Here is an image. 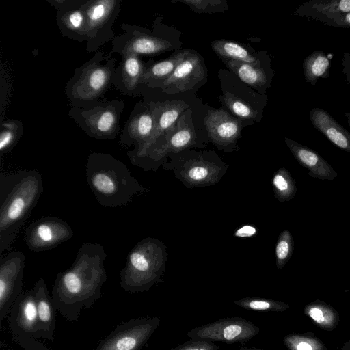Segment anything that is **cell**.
<instances>
[{"instance_id": "9a60e30c", "label": "cell", "mask_w": 350, "mask_h": 350, "mask_svg": "<svg viewBox=\"0 0 350 350\" xmlns=\"http://www.w3.org/2000/svg\"><path fill=\"white\" fill-rule=\"evenodd\" d=\"M204 124L215 146L224 151L234 150L241 132L239 119L222 109H210L204 118Z\"/></svg>"}, {"instance_id": "484cf974", "label": "cell", "mask_w": 350, "mask_h": 350, "mask_svg": "<svg viewBox=\"0 0 350 350\" xmlns=\"http://www.w3.org/2000/svg\"><path fill=\"white\" fill-rule=\"evenodd\" d=\"M211 47L221 59H229L261 66L256 55L251 53L240 43L225 39L216 40L211 42Z\"/></svg>"}, {"instance_id": "4fadbf2b", "label": "cell", "mask_w": 350, "mask_h": 350, "mask_svg": "<svg viewBox=\"0 0 350 350\" xmlns=\"http://www.w3.org/2000/svg\"><path fill=\"white\" fill-rule=\"evenodd\" d=\"M205 77L206 70L201 56L189 50L172 75L152 88H159L163 93L176 94L193 88Z\"/></svg>"}, {"instance_id": "e575fe53", "label": "cell", "mask_w": 350, "mask_h": 350, "mask_svg": "<svg viewBox=\"0 0 350 350\" xmlns=\"http://www.w3.org/2000/svg\"><path fill=\"white\" fill-rule=\"evenodd\" d=\"M319 21L332 27L350 28V12L325 17Z\"/></svg>"}, {"instance_id": "f546056e", "label": "cell", "mask_w": 350, "mask_h": 350, "mask_svg": "<svg viewBox=\"0 0 350 350\" xmlns=\"http://www.w3.org/2000/svg\"><path fill=\"white\" fill-rule=\"evenodd\" d=\"M274 196L280 202L293 199L297 193V187L289 172L284 167L279 168L272 179Z\"/></svg>"}, {"instance_id": "ac0fdd59", "label": "cell", "mask_w": 350, "mask_h": 350, "mask_svg": "<svg viewBox=\"0 0 350 350\" xmlns=\"http://www.w3.org/2000/svg\"><path fill=\"white\" fill-rule=\"evenodd\" d=\"M153 126V116L148 102L136 103L121 131L120 145L126 148L142 146L150 137Z\"/></svg>"}, {"instance_id": "ffe728a7", "label": "cell", "mask_w": 350, "mask_h": 350, "mask_svg": "<svg viewBox=\"0 0 350 350\" xmlns=\"http://www.w3.org/2000/svg\"><path fill=\"white\" fill-rule=\"evenodd\" d=\"M284 141L293 157L308 170L311 177L328 180L336 178V170L316 151L286 137Z\"/></svg>"}, {"instance_id": "f35d334b", "label": "cell", "mask_w": 350, "mask_h": 350, "mask_svg": "<svg viewBox=\"0 0 350 350\" xmlns=\"http://www.w3.org/2000/svg\"><path fill=\"white\" fill-rule=\"evenodd\" d=\"M342 67V71L345 76V79L347 81L348 85L350 87V53L346 52L342 55L341 62Z\"/></svg>"}, {"instance_id": "b9f144b4", "label": "cell", "mask_w": 350, "mask_h": 350, "mask_svg": "<svg viewBox=\"0 0 350 350\" xmlns=\"http://www.w3.org/2000/svg\"><path fill=\"white\" fill-rule=\"evenodd\" d=\"M345 117H346V118L347 120L348 125L350 127V113L345 112Z\"/></svg>"}, {"instance_id": "d6a6232c", "label": "cell", "mask_w": 350, "mask_h": 350, "mask_svg": "<svg viewBox=\"0 0 350 350\" xmlns=\"http://www.w3.org/2000/svg\"><path fill=\"white\" fill-rule=\"evenodd\" d=\"M190 10L198 13H216L224 12L228 8L226 1L221 0H181Z\"/></svg>"}, {"instance_id": "30bf717a", "label": "cell", "mask_w": 350, "mask_h": 350, "mask_svg": "<svg viewBox=\"0 0 350 350\" xmlns=\"http://www.w3.org/2000/svg\"><path fill=\"white\" fill-rule=\"evenodd\" d=\"M73 230L64 220L53 216L40 218L26 229L25 241L33 252L53 249L73 237Z\"/></svg>"}, {"instance_id": "ba28073f", "label": "cell", "mask_w": 350, "mask_h": 350, "mask_svg": "<svg viewBox=\"0 0 350 350\" xmlns=\"http://www.w3.org/2000/svg\"><path fill=\"white\" fill-rule=\"evenodd\" d=\"M87 23L86 50L98 51L116 36L112 26L122 9L121 0H83Z\"/></svg>"}, {"instance_id": "52a82bcc", "label": "cell", "mask_w": 350, "mask_h": 350, "mask_svg": "<svg viewBox=\"0 0 350 350\" xmlns=\"http://www.w3.org/2000/svg\"><path fill=\"white\" fill-rule=\"evenodd\" d=\"M124 109L123 100H103L88 109L71 107L68 116L89 137L98 140H112L120 133V121Z\"/></svg>"}, {"instance_id": "e0dca14e", "label": "cell", "mask_w": 350, "mask_h": 350, "mask_svg": "<svg viewBox=\"0 0 350 350\" xmlns=\"http://www.w3.org/2000/svg\"><path fill=\"white\" fill-rule=\"evenodd\" d=\"M15 336L38 338V318L34 290L22 293L14 303L8 317Z\"/></svg>"}, {"instance_id": "1f68e13d", "label": "cell", "mask_w": 350, "mask_h": 350, "mask_svg": "<svg viewBox=\"0 0 350 350\" xmlns=\"http://www.w3.org/2000/svg\"><path fill=\"white\" fill-rule=\"evenodd\" d=\"M294 249L293 237L288 230L279 235L275 248V262L279 269L282 268L290 260Z\"/></svg>"}, {"instance_id": "603a6c76", "label": "cell", "mask_w": 350, "mask_h": 350, "mask_svg": "<svg viewBox=\"0 0 350 350\" xmlns=\"http://www.w3.org/2000/svg\"><path fill=\"white\" fill-rule=\"evenodd\" d=\"M350 12V0H310L300 5L295 14L316 21Z\"/></svg>"}, {"instance_id": "4dcf8cb0", "label": "cell", "mask_w": 350, "mask_h": 350, "mask_svg": "<svg viewBox=\"0 0 350 350\" xmlns=\"http://www.w3.org/2000/svg\"><path fill=\"white\" fill-rule=\"evenodd\" d=\"M220 98L228 109L241 119L252 120L257 116V112L243 98L226 93Z\"/></svg>"}, {"instance_id": "836d02e7", "label": "cell", "mask_w": 350, "mask_h": 350, "mask_svg": "<svg viewBox=\"0 0 350 350\" xmlns=\"http://www.w3.org/2000/svg\"><path fill=\"white\" fill-rule=\"evenodd\" d=\"M294 340L295 350H326V347L319 338L310 335L304 334L292 338Z\"/></svg>"}, {"instance_id": "74e56055", "label": "cell", "mask_w": 350, "mask_h": 350, "mask_svg": "<svg viewBox=\"0 0 350 350\" xmlns=\"http://www.w3.org/2000/svg\"><path fill=\"white\" fill-rule=\"evenodd\" d=\"M241 327L237 325H230L226 327L223 332L224 337L227 340H232L239 335Z\"/></svg>"}, {"instance_id": "44dd1931", "label": "cell", "mask_w": 350, "mask_h": 350, "mask_svg": "<svg viewBox=\"0 0 350 350\" xmlns=\"http://www.w3.org/2000/svg\"><path fill=\"white\" fill-rule=\"evenodd\" d=\"M38 318V338L54 340L56 317L52 296L49 295L44 278H40L33 287Z\"/></svg>"}, {"instance_id": "8fae6325", "label": "cell", "mask_w": 350, "mask_h": 350, "mask_svg": "<svg viewBox=\"0 0 350 350\" xmlns=\"http://www.w3.org/2000/svg\"><path fill=\"white\" fill-rule=\"evenodd\" d=\"M25 256L21 252H11L0 259V321L23 293Z\"/></svg>"}, {"instance_id": "ab89813d", "label": "cell", "mask_w": 350, "mask_h": 350, "mask_svg": "<svg viewBox=\"0 0 350 350\" xmlns=\"http://www.w3.org/2000/svg\"><path fill=\"white\" fill-rule=\"evenodd\" d=\"M249 306L255 310H265L270 307L269 303L264 301H252Z\"/></svg>"}, {"instance_id": "d6986e66", "label": "cell", "mask_w": 350, "mask_h": 350, "mask_svg": "<svg viewBox=\"0 0 350 350\" xmlns=\"http://www.w3.org/2000/svg\"><path fill=\"white\" fill-rule=\"evenodd\" d=\"M122 59L116 68L113 85L127 96H137L140 92L141 79L146 68L140 57L127 54Z\"/></svg>"}, {"instance_id": "277c9868", "label": "cell", "mask_w": 350, "mask_h": 350, "mask_svg": "<svg viewBox=\"0 0 350 350\" xmlns=\"http://www.w3.org/2000/svg\"><path fill=\"white\" fill-rule=\"evenodd\" d=\"M112 52H96L77 68L65 85L71 107L88 109L103 100L113 83L116 60Z\"/></svg>"}, {"instance_id": "4316f807", "label": "cell", "mask_w": 350, "mask_h": 350, "mask_svg": "<svg viewBox=\"0 0 350 350\" xmlns=\"http://www.w3.org/2000/svg\"><path fill=\"white\" fill-rule=\"evenodd\" d=\"M331 59L323 51H314L303 62V70L307 83L315 85L320 78L329 77Z\"/></svg>"}, {"instance_id": "8d00e7d4", "label": "cell", "mask_w": 350, "mask_h": 350, "mask_svg": "<svg viewBox=\"0 0 350 350\" xmlns=\"http://www.w3.org/2000/svg\"><path fill=\"white\" fill-rule=\"evenodd\" d=\"M257 229L255 226L247 224L238 228L234 232V236L239 238H248L255 235Z\"/></svg>"}, {"instance_id": "7402d4cb", "label": "cell", "mask_w": 350, "mask_h": 350, "mask_svg": "<svg viewBox=\"0 0 350 350\" xmlns=\"http://www.w3.org/2000/svg\"><path fill=\"white\" fill-rule=\"evenodd\" d=\"M313 126L338 148L350 153V132L341 126L327 111L315 107L310 112Z\"/></svg>"}, {"instance_id": "83f0119b", "label": "cell", "mask_w": 350, "mask_h": 350, "mask_svg": "<svg viewBox=\"0 0 350 350\" xmlns=\"http://www.w3.org/2000/svg\"><path fill=\"white\" fill-rule=\"evenodd\" d=\"M304 313L325 330L334 329L339 321V316L336 311L331 306L319 301H315L308 305L304 309Z\"/></svg>"}, {"instance_id": "5b68a950", "label": "cell", "mask_w": 350, "mask_h": 350, "mask_svg": "<svg viewBox=\"0 0 350 350\" xmlns=\"http://www.w3.org/2000/svg\"><path fill=\"white\" fill-rule=\"evenodd\" d=\"M167 260V247L157 239L146 237L129 252L120 273L121 288L130 293L147 289L164 271Z\"/></svg>"}, {"instance_id": "f1b7e54d", "label": "cell", "mask_w": 350, "mask_h": 350, "mask_svg": "<svg viewBox=\"0 0 350 350\" xmlns=\"http://www.w3.org/2000/svg\"><path fill=\"white\" fill-rule=\"evenodd\" d=\"M23 124L18 120H9L1 123L0 155L10 152L18 144L23 133Z\"/></svg>"}, {"instance_id": "9c48e42d", "label": "cell", "mask_w": 350, "mask_h": 350, "mask_svg": "<svg viewBox=\"0 0 350 350\" xmlns=\"http://www.w3.org/2000/svg\"><path fill=\"white\" fill-rule=\"evenodd\" d=\"M122 33L116 35L111 41L112 53L121 57L127 54L154 55L170 50V41L154 33L136 25L122 23Z\"/></svg>"}, {"instance_id": "8992f818", "label": "cell", "mask_w": 350, "mask_h": 350, "mask_svg": "<svg viewBox=\"0 0 350 350\" xmlns=\"http://www.w3.org/2000/svg\"><path fill=\"white\" fill-rule=\"evenodd\" d=\"M170 160L164 170H172L176 178L186 187L198 188L219 183L228 166L214 152L185 150L168 156Z\"/></svg>"}, {"instance_id": "d590c367", "label": "cell", "mask_w": 350, "mask_h": 350, "mask_svg": "<svg viewBox=\"0 0 350 350\" xmlns=\"http://www.w3.org/2000/svg\"><path fill=\"white\" fill-rule=\"evenodd\" d=\"M16 340L25 350H50L42 343L31 336H16Z\"/></svg>"}, {"instance_id": "6da1fadb", "label": "cell", "mask_w": 350, "mask_h": 350, "mask_svg": "<svg viewBox=\"0 0 350 350\" xmlns=\"http://www.w3.org/2000/svg\"><path fill=\"white\" fill-rule=\"evenodd\" d=\"M107 254L98 243H83L71 267L57 273L51 296L57 311L75 321L81 310L91 308L101 296L107 280Z\"/></svg>"}, {"instance_id": "5bb4252c", "label": "cell", "mask_w": 350, "mask_h": 350, "mask_svg": "<svg viewBox=\"0 0 350 350\" xmlns=\"http://www.w3.org/2000/svg\"><path fill=\"white\" fill-rule=\"evenodd\" d=\"M57 11L56 23L61 35L79 42H86L87 23L83 0H46Z\"/></svg>"}, {"instance_id": "d4e9b609", "label": "cell", "mask_w": 350, "mask_h": 350, "mask_svg": "<svg viewBox=\"0 0 350 350\" xmlns=\"http://www.w3.org/2000/svg\"><path fill=\"white\" fill-rule=\"evenodd\" d=\"M221 60L230 70L252 88L265 90L269 87L273 72H267L261 66L234 60Z\"/></svg>"}, {"instance_id": "7bdbcfd3", "label": "cell", "mask_w": 350, "mask_h": 350, "mask_svg": "<svg viewBox=\"0 0 350 350\" xmlns=\"http://www.w3.org/2000/svg\"><path fill=\"white\" fill-rule=\"evenodd\" d=\"M191 350H204V349H191Z\"/></svg>"}, {"instance_id": "3957f363", "label": "cell", "mask_w": 350, "mask_h": 350, "mask_svg": "<svg viewBox=\"0 0 350 350\" xmlns=\"http://www.w3.org/2000/svg\"><path fill=\"white\" fill-rule=\"evenodd\" d=\"M85 173L90 189L98 202L105 207L126 206L135 196L148 191L122 161L109 153H90Z\"/></svg>"}, {"instance_id": "60d3db41", "label": "cell", "mask_w": 350, "mask_h": 350, "mask_svg": "<svg viewBox=\"0 0 350 350\" xmlns=\"http://www.w3.org/2000/svg\"><path fill=\"white\" fill-rule=\"evenodd\" d=\"M340 350H350V340L343 344Z\"/></svg>"}, {"instance_id": "7c38bea8", "label": "cell", "mask_w": 350, "mask_h": 350, "mask_svg": "<svg viewBox=\"0 0 350 350\" xmlns=\"http://www.w3.org/2000/svg\"><path fill=\"white\" fill-rule=\"evenodd\" d=\"M148 103L154 120L152 133L144 145L126 152L130 161L143 154L163 137L176 124L183 112L189 107L181 100L149 101Z\"/></svg>"}, {"instance_id": "cb8c5ba5", "label": "cell", "mask_w": 350, "mask_h": 350, "mask_svg": "<svg viewBox=\"0 0 350 350\" xmlns=\"http://www.w3.org/2000/svg\"><path fill=\"white\" fill-rule=\"evenodd\" d=\"M189 52L188 49L181 50L174 53L165 59L146 65L141 79L142 85L152 88L154 85L167 79L186 57Z\"/></svg>"}, {"instance_id": "7a4b0ae2", "label": "cell", "mask_w": 350, "mask_h": 350, "mask_svg": "<svg viewBox=\"0 0 350 350\" xmlns=\"http://www.w3.org/2000/svg\"><path fill=\"white\" fill-rule=\"evenodd\" d=\"M36 170L0 174V254L8 251L43 192Z\"/></svg>"}, {"instance_id": "2e32d148", "label": "cell", "mask_w": 350, "mask_h": 350, "mask_svg": "<svg viewBox=\"0 0 350 350\" xmlns=\"http://www.w3.org/2000/svg\"><path fill=\"white\" fill-rule=\"evenodd\" d=\"M150 329L151 325L144 321H126L100 340L94 350H138Z\"/></svg>"}]
</instances>
